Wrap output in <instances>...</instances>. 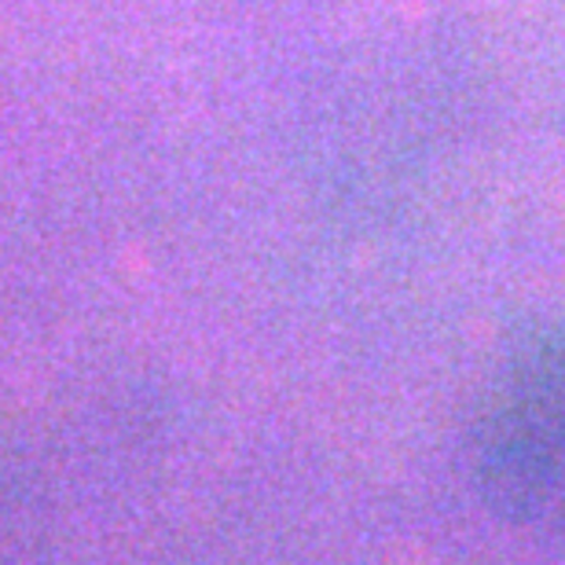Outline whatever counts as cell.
<instances>
[{
    "mask_svg": "<svg viewBox=\"0 0 565 565\" xmlns=\"http://www.w3.org/2000/svg\"><path fill=\"white\" fill-rule=\"evenodd\" d=\"M470 4H495V0H470Z\"/></svg>",
    "mask_w": 565,
    "mask_h": 565,
    "instance_id": "obj_1",
    "label": "cell"
}]
</instances>
